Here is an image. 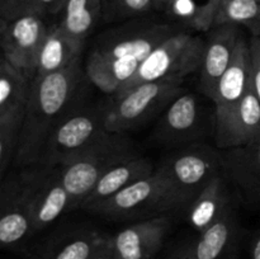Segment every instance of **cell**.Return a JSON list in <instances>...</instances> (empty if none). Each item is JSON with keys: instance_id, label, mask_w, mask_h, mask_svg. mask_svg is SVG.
I'll return each instance as SVG.
<instances>
[{"instance_id": "obj_3", "label": "cell", "mask_w": 260, "mask_h": 259, "mask_svg": "<svg viewBox=\"0 0 260 259\" xmlns=\"http://www.w3.org/2000/svg\"><path fill=\"white\" fill-rule=\"evenodd\" d=\"M159 170L167 184L170 210L188 208L203 188L222 173L221 150L197 142L174 152Z\"/></svg>"}, {"instance_id": "obj_15", "label": "cell", "mask_w": 260, "mask_h": 259, "mask_svg": "<svg viewBox=\"0 0 260 259\" xmlns=\"http://www.w3.org/2000/svg\"><path fill=\"white\" fill-rule=\"evenodd\" d=\"M222 175L243 202L260 208V139L246 146L221 150Z\"/></svg>"}, {"instance_id": "obj_31", "label": "cell", "mask_w": 260, "mask_h": 259, "mask_svg": "<svg viewBox=\"0 0 260 259\" xmlns=\"http://www.w3.org/2000/svg\"><path fill=\"white\" fill-rule=\"evenodd\" d=\"M165 259H196L194 241H183L168 253Z\"/></svg>"}, {"instance_id": "obj_6", "label": "cell", "mask_w": 260, "mask_h": 259, "mask_svg": "<svg viewBox=\"0 0 260 259\" xmlns=\"http://www.w3.org/2000/svg\"><path fill=\"white\" fill-rule=\"evenodd\" d=\"M107 106L74 107L47 137L38 164L61 167L103 139L109 132L104 126Z\"/></svg>"}, {"instance_id": "obj_7", "label": "cell", "mask_w": 260, "mask_h": 259, "mask_svg": "<svg viewBox=\"0 0 260 259\" xmlns=\"http://www.w3.org/2000/svg\"><path fill=\"white\" fill-rule=\"evenodd\" d=\"M205 42L200 36L182 29L160 43L145 58L134 76L122 86V91L142 83L179 79L200 71L202 66Z\"/></svg>"}, {"instance_id": "obj_16", "label": "cell", "mask_w": 260, "mask_h": 259, "mask_svg": "<svg viewBox=\"0 0 260 259\" xmlns=\"http://www.w3.org/2000/svg\"><path fill=\"white\" fill-rule=\"evenodd\" d=\"M240 37L239 25L235 24L216 25L210 29L200 69V86L211 101L215 96L220 79L233 60Z\"/></svg>"}, {"instance_id": "obj_28", "label": "cell", "mask_w": 260, "mask_h": 259, "mask_svg": "<svg viewBox=\"0 0 260 259\" xmlns=\"http://www.w3.org/2000/svg\"><path fill=\"white\" fill-rule=\"evenodd\" d=\"M33 0H0V19L13 20L32 12Z\"/></svg>"}, {"instance_id": "obj_23", "label": "cell", "mask_w": 260, "mask_h": 259, "mask_svg": "<svg viewBox=\"0 0 260 259\" xmlns=\"http://www.w3.org/2000/svg\"><path fill=\"white\" fill-rule=\"evenodd\" d=\"M84 45L85 42L73 37L61 24L50 28L38 57L36 76L57 73L73 65L80 60Z\"/></svg>"}, {"instance_id": "obj_12", "label": "cell", "mask_w": 260, "mask_h": 259, "mask_svg": "<svg viewBox=\"0 0 260 259\" xmlns=\"http://www.w3.org/2000/svg\"><path fill=\"white\" fill-rule=\"evenodd\" d=\"M213 135L218 150L246 146L260 139V102L253 84L240 102L215 109Z\"/></svg>"}, {"instance_id": "obj_10", "label": "cell", "mask_w": 260, "mask_h": 259, "mask_svg": "<svg viewBox=\"0 0 260 259\" xmlns=\"http://www.w3.org/2000/svg\"><path fill=\"white\" fill-rule=\"evenodd\" d=\"M50 28L42 15L28 13L13 20L0 19L3 57L35 79L38 57Z\"/></svg>"}, {"instance_id": "obj_11", "label": "cell", "mask_w": 260, "mask_h": 259, "mask_svg": "<svg viewBox=\"0 0 260 259\" xmlns=\"http://www.w3.org/2000/svg\"><path fill=\"white\" fill-rule=\"evenodd\" d=\"M205 132V109L193 93H180L160 116L154 131V141L169 147L197 144Z\"/></svg>"}, {"instance_id": "obj_14", "label": "cell", "mask_w": 260, "mask_h": 259, "mask_svg": "<svg viewBox=\"0 0 260 259\" xmlns=\"http://www.w3.org/2000/svg\"><path fill=\"white\" fill-rule=\"evenodd\" d=\"M170 228L167 215L140 220L111 236L114 259H152L162 248Z\"/></svg>"}, {"instance_id": "obj_25", "label": "cell", "mask_w": 260, "mask_h": 259, "mask_svg": "<svg viewBox=\"0 0 260 259\" xmlns=\"http://www.w3.org/2000/svg\"><path fill=\"white\" fill-rule=\"evenodd\" d=\"M222 24L243 25L260 37V0H220L212 27Z\"/></svg>"}, {"instance_id": "obj_24", "label": "cell", "mask_w": 260, "mask_h": 259, "mask_svg": "<svg viewBox=\"0 0 260 259\" xmlns=\"http://www.w3.org/2000/svg\"><path fill=\"white\" fill-rule=\"evenodd\" d=\"M61 25L76 40L85 42L103 13V0H68Z\"/></svg>"}, {"instance_id": "obj_32", "label": "cell", "mask_w": 260, "mask_h": 259, "mask_svg": "<svg viewBox=\"0 0 260 259\" xmlns=\"http://www.w3.org/2000/svg\"><path fill=\"white\" fill-rule=\"evenodd\" d=\"M90 259H114L113 249L111 244V236H106L99 248L94 253V255Z\"/></svg>"}, {"instance_id": "obj_22", "label": "cell", "mask_w": 260, "mask_h": 259, "mask_svg": "<svg viewBox=\"0 0 260 259\" xmlns=\"http://www.w3.org/2000/svg\"><path fill=\"white\" fill-rule=\"evenodd\" d=\"M233 206L228 182L222 173L216 175L187 208L188 221L198 234L215 223Z\"/></svg>"}, {"instance_id": "obj_33", "label": "cell", "mask_w": 260, "mask_h": 259, "mask_svg": "<svg viewBox=\"0 0 260 259\" xmlns=\"http://www.w3.org/2000/svg\"><path fill=\"white\" fill-rule=\"evenodd\" d=\"M250 258L260 259V233L254 238L250 246Z\"/></svg>"}, {"instance_id": "obj_17", "label": "cell", "mask_w": 260, "mask_h": 259, "mask_svg": "<svg viewBox=\"0 0 260 259\" xmlns=\"http://www.w3.org/2000/svg\"><path fill=\"white\" fill-rule=\"evenodd\" d=\"M33 79L4 57L0 60V126L22 130Z\"/></svg>"}, {"instance_id": "obj_9", "label": "cell", "mask_w": 260, "mask_h": 259, "mask_svg": "<svg viewBox=\"0 0 260 259\" xmlns=\"http://www.w3.org/2000/svg\"><path fill=\"white\" fill-rule=\"evenodd\" d=\"M36 234L28 167L3 178L0 188V244L17 248Z\"/></svg>"}, {"instance_id": "obj_21", "label": "cell", "mask_w": 260, "mask_h": 259, "mask_svg": "<svg viewBox=\"0 0 260 259\" xmlns=\"http://www.w3.org/2000/svg\"><path fill=\"white\" fill-rule=\"evenodd\" d=\"M156 168L149 159L140 155L134 154L123 161L112 167L103 177L101 178L94 189L89 193L88 197L81 205V210H85L89 206L102 202L107 198L112 197L123 188L128 187L136 180L152 174Z\"/></svg>"}, {"instance_id": "obj_4", "label": "cell", "mask_w": 260, "mask_h": 259, "mask_svg": "<svg viewBox=\"0 0 260 259\" xmlns=\"http://www.w3.org/2000/svg\"><path fill=\"white\" fill-rule=\"evenodd\" d=\"M134 154L136 152L126 134L108 132L93 146L61 165V177L70 195L73 210L81 207L89 193L112 167Z\"/></svg>"}, {"instance_id": "obj_34", "label": "cell", "mask_w": 260, "mask_h": 259, "mask_svg": "<svg viewBox=\"0 0 260 259\" xmlns=\"http://www.w3.org/2000/svg\"><path fill=\"white\" fill-rule=\"evenodd\" d=\"M168 2H169V0H154V3H155V9L165 10V8H167Z\"/></svg>"}, {"instance_id": "obj_2", "label": "cell", "mask_w": 260, "mask_h": 259, "mask_svg": "<svg viewBox=\"0 0 260 259\" xmlns=\"http://www.w3.org/2000/svg\"><path fill=\"white\" fill-rule=\"evenodd\" d=\"M83 79L80 60L57 73L33 79L14 157L15 167L38 164L47 137L75 107Z\"/></svg>"}, {"instance_id": "obj_26", "label": "cell", "mask_w": 260, "mask_h": 259, "mask_svg": "<svg viewBox=\"0 0 260 259\" xmlns=\"http://www.w3.org/2000/svg\"><path fill=\"white\" fill-rule=\"evenodd\" d=\"M154 9V0H103L102 18L106 22H119L137 18Z\"/></svg>"}, {"instance_id": "obj_29", "label": "cell", "mask_w": 260, "mask_h": 259, "mask_svg": "<svg viewBox=\"0 0 260 259\" xmlns=\"http://www.w3.org/2000/svg\"><path fill=\"white\" fill-rule=\"evenodd\" d=\"M249 43L253 62V86L260 102V37L251 36Z\"/></svg>"}, {"instance_id": "obj_20", "label": "cell", "mask_w": 260, "mask_h": 259, "mask_svg": "<svg viewBox=\"0 0 260 259\" xmlns=\"http://www.w3.org/2000/svg\"><path fill=\"white\" fill-rule=\"evenodd\" d=\"M106 236L89 228L63 230L46 240L32 259H90Z\"/></svg>"}, {"instance_id": "obj_27", "label": "cell", "mask_w": 260, "mask_h": 259, "mask_svg": "<svg viewBox=\"0 0 260 259\" xmlns=\"http://www.w3.org/2000/svg\"><path fill=\"white\" fill-rule=\"evenodd\" d=\"M165 12L174 19L203 30V7H198L194 0H169Z\"/></svg>"}, {"instance_id": "obj_30", "label": "cell", "mask_w": 260, "mask_h": 259, "mask_svg": "<svg viewBox=\"0 0 260 259\" xmlns=\"http://www.w3.org/2000/svg\"><path fill=\"white\" fill-rule=\"evenodd\" d=\"M68 0H33L32 12L45 17L46 14H57L63 10Z\"/></svg>"}, {"instance_id": "obj_1", "label": "cell", "mask_w": 260, "mask_h": 259, "mask_svg": "<svg viewBox=\"0 0 260 259\" xmlns=\"http://www.w3.org/2000/svg\"><path fill=\"white\" fill-rule=\"evenodd\" d=\"M182 28L174 23L136 19L99 36L85 63V75L103 93L116 95L145 58Z\"/></svg>"}, {"instance_id": "obj_8", "label": "cell", "mask_w": 260, "mask_h": 259, "mask_svg": "<svg viewBox=\"0 0 260 259\" xmlns=\"http://www.w3.org/2000/svg\"><path fill=\"white\" fill-rule=\"evenodd\" d=\"M114 221L145 220L169 212L170 203L164 177L159 168L112 197L85 208Z\"/></svg>"}, {"instance_id": "obj_19", "label": "cell", "mask_w": 260, "mask_h": 259, "mask_svg": "<svg viewBox=\"0 0 260 259\" xmlns=\"http://www.w3.org/2000/svg\"><path fill=\"white\" fill-rule=\"evenodd\" d=\"M231 206L215 223L198 234L196 259H238L240 228Z\"/></svg>"}, {"instance_id": "obj_13", "label": "cell", "mask_w": 260, "mask_h": 259, "mask_svg": "<svg viewBox=\"0 0 260 259\" xmlns=\"http://www.w3.org/2000/svg\"><path fill=\"white\" fill-rule=\"evenodd\" d=\"M32 189V215L35 231L43 230L66 211H73L71 198L61 177L60 167L40 164L28 167Z\"/></svg>"}, {"instance_id": "obj_5", "label": "cell", "mask_w": 260, "mask_h": 259, "mask_svg": "<svg viewBox=\"0 0 260 259\" xmlns=\"http://www.w3.org/2000/svg\"><path fill=\"white\" fill-rule=\"evenodd\" d=\"M182 81L179 79L150 81L116 94L107 106L106 130L126 134L141 127L182 93Z\"/></svg>"}, {"instance_id": "obj_18", "label": "cell", "mask_w": 260, "mask_h": 259, "mask_svg": "<svg viewBox=\"0 0 260 259\" xmlns=\"http://www.w3.org/2000/svg\"><path fill=\"white\" fill-rule=\"evenodd\" d=\"M253 84V62H251L250 43L239 38L235 53L228 70L220 79L212 102L215 109H223L241 101Z\"/></svg>"}]
</instances>
